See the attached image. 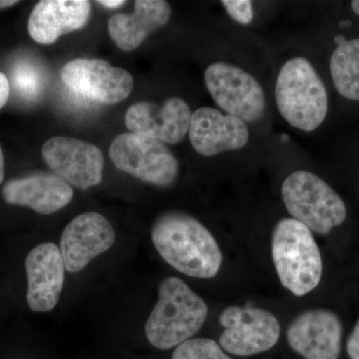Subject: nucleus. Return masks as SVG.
I'll list each match as a JSON object with an SVG mask.
<instances>
[{"mask_svg": "<svg viewBox=\"0 0 359 359\" xmlns=\"http://www.w3.org/2000/svg\"><path fill=\"white\" fill-rule=\"evenodd\" d=\"M205 83L215 102L229 115L244 122L259 121L266 111V98L259 82L242 68L215 62L205 71Z\"/></svg>", "mask_w": 359, "mask_h": 359, "instance_id": "obj_8", "label": "nucleus"}, {"mask_svg": "<svg viewBox=\"0 0 359 359\" xmlns=\"http://www.w3.org/2000/svg\"><path fill=\"white\" fill-rule=\"evenodd\" d=\"M42 157L54 175L82 190L102 181L104 156L100 149L89 142L53 137L45 142Z\"/></svg>", "mask_w": 359, "mask_h": 359, "instance_id": "obj_10", "label": "nucleus"}, {"mask_svg": "<svg viewBox=\"0 0 359 359\" xmlns=\"http://www.w3.org/2000/svg\"><path fill=\"white\" fill-rule=\"evenodd\" d=\"M189 134L193 148L205 157L240 150L247 145L250 137L245 122L211 107L195 111Z\"/></svg>", "mask_w": 359, "mask_h": 359, "instance_id": "obj_15", "label": "nucleus"}, {"mask_svg": "<svg viewBox=\"0 0 359 359\" xmlns=\"http://www.w3.org/2000/svg\"><path fill=\"white\" fill-rule=\"evenodd\" d=\"M208 316L204 299L176 276L160 283L158 302L146 323L148 341L161 351L174 348L192 339Z\"/></svg>", "mask_w": 359, "mask_h": 359, "instance_id": "obj_2", "label": "nucleus"}, {"mask_svg": "<svg viewBox=\"0 0 359 359\" xmlns=\"http://www.w3.org/2000/svg\"><path fill=\"white\" fill-rule=\"evenodd\" d=\"M219 325L223 327L219 346L231 355L266 353L278 344L280 337L278 318L256 306H228L219 316Z\"/></svg>", "mask_w": 359, "mask_h": 359, "instance_id": "obj_7", "label": "nucleus"}, {"mask_svg": "<svg viewBox=\"0 0 359 359\" xmlns=\"http://www.w3.org/2000/svg\"><path fill=\"white\" fill-rule=\"evenodd\" d=\"M341 320L334 311L313 309L290 323L287 342L304 359H339L342 344Z\"/></svg>", "mask_w": 359, "mask_h": 359, "instance_id": "obj_11", "label": "nucleus"}, {"mask_svg": "<svg viewBox=\"0 0 359 359\" xmlns=\"http://www.w3.org/2000/svg\"><path fill=\"white\" fill-rule=\"evenodd\" d=\"M97 4H101V6L108 7V8H118V7L122 6L123 4H126V1H120V0H102V1H97Z\"/></svg>", "mask_w": 359, "mask_h": 359, "instance_id": "obj_25", "label": "nucleus"}, {"mask_svg": "<svg viewBox=\"0 0 359 359\" xmlns=\"http://www.w3.org/2000/svg\"><path fill=\"white\" fill-rule=\"evenodd\" d=\"M346 351L351 359H359V320L347 339Z\"/></svg>", "mask_w": 359, "mask_h": 359, "instance_id": "obj_23", "label": "nucleus"}, {"mask_svg": "<svg viewBox=\"0 0 359 359\" xmlns=\"http://www.w3.org/2000/svg\"><path fill=\"white\" fill-rule=\"evenodd\" d=\"M191 119L192 114L186 101L171 97L162 103L134 104L127 110L125 124L132 133L175 145L185 138Z\"/></svg>", "mask_w": 359, "mask_h": 359, "instance_id": "obj_12", "label": "nucleus"}, {"mask_svg": "<svg viewBox=\"0 0 359 359\" xmlns=\"http://www.w3.org/2000/svg\"><path fill=\"white\" fill-rule=\"evenodd\" d=\"M91 15V4L87 0H42L28 20V33L35 42L49 45L59 37L81 29Z\"/></svg>", "mask_w": 359, "mask_h": 359, "instance_id": "obj_17", "label": "nucleus"}, {"mask_svg": "<svg viewBox=\"0 0 359 359\" xmlns=\"http://www.w3.org/2000/svg\"><path fill=\"white\" fill-rule=\"evenodd\" d=\"M278 109L290 126L311 132L325 121L328 110L327 89L308 59L285 63L276 84Z\"/></svg>", "mask_w": 359, "mask_h": 359, "instance_id": "obj_4", "label": "nucleus"}, {"mask_svg": "<svg viewBox=\"0 0 359 359\" xmlns=\"http://www.w3.org/2000/svg\"><path fill=\"white\" fill-rule=\"evenodd\" d=\"M18 4L20 1H14V0H0V9L8 8Z\"/></svg>", "mask_w": 359, "mask_h": 359, "instance_id": "obj_27", "label": "nucleus"}, {"mask_svg": "<svg viewBox=\"0 0 359 359\" xmlns=\"http://www.w3.org/2000/svg\"><path fill=\"white\" fill-rule=\"evenodd\" d=\"M2 197L7 204L51 215L69 204L73 190L67 182L56 175L39 172L7 182L2 189Z\"/></svg>", "mask_w": 359, "mask_h": 359, "instance_id": "obj_16", "label": "nucleus"}, {"mask_svg": "<svg viewBox=\"0 0 359 359\" xmlns=\"http://www.w3.org/2000/svg\"><path fill=\"white\" fill-rule=\"evenodd\" d=\"M335 88L349 100H359V39L341 42L330 59Z\"/></svg>", "mask_w": 359, "mask_h": 359, "instance_id": "obj_19", "label": "nucleus"}, {"mask_svg": "<svg viewBox=\"0 0 359 359\" xmlns=\"http://www.w3.org/2000/svg\"><path fill=\"white\" fill-rule=\"evenodd\" d=\"M271 255L283 287L297 297L313 292L323 276L320 248L308 226L294 219H280L271 238Z\"/></svg>", "mask_w": 359, "mask_h": 359, "instance_id": "obj_3", "label": "nucleus"}, {"mask_svg": "<svg viewBox=\"0 0 359 359\" xmlns=\"http://www.w3.org/2000/svg\"><path fill=\"white\" fill-rule=\"evenodd\" d=\"M171 15V6L164 0H137L133 13H117L110 18L108 32L120 49L135 50L149 35L166 25Z\"/></svg>", "mask_w": 359, "mask_h": 359, "instance_id": "obj_18", "label": "nucleus"}, {"mask_svg": "<svg viewBox=\"0 0 359 359\" xmlns=\"http://www.w3.org/2000/svg\"><path fill=\"white\" fill-rule=\"evenodd\" d=\"M153 244L162 259L184 275L212 278L223 255L211 231L197 219L178 211L163 212L152 226Z\"/></svg>", "mask_w": 359, "mask_h": 359, "instance_id": "obj_1", "label": "nucleus"}, {"mask_svg": "<svg viewBox=\"0 0 359 359\" xmlns=\"http://www.w3.org/2000/svg\"><path fill=\"white\" fill-rule=\"evenodd\" d=\"M231 18L241 25H249L254 18L252 4L250 0H224L222 1Z\"/></svg>", "mask_w": 359, "mask_h": 359, "instance_id": "obj_22", "label": "nucleus"}, {"mask_svg": "<svg viewBox=\"0 0 359 359\" xmlns=\"http://www.w3.org/2000/svg\"><path fill=\"white\" fill-rule=\"evenodd\" d=\"M282 197L292 219L320 235H327L346 219V203L327 182L309 171L285 180Z\"/></svg>", "mask_w": 359, "mask_h": 359, "instance_id": "obj_5", "label": "nucleus"}, {"mask_svg": "<svg viewBox=\"0 0 359 359\" xmlns=\"http://www.w3.org/2000/svg\"><path fill=\"white\" fill-rule=\"evenodd\" d=\"M4 157L2 152L1 146H0V184L4 182Z\"/></svg>", "mask_w": 359, "mask_h": 359, "instance_id": "obj_26", "label": "nucleus"}, {"mask_svg": "<svg viewBox=\"0 0 359 359\" xmlns=\"http://www.w3.org/2000/svg\"><path fill=\"white\" fill-rule=\"evenodd\" d=\"M109 154L118 169L142 182L158 187L173 185L178 178L179 163L162 142L134 133L116 137Z\"/></svg>", "mask_w": 359, "mask_h": 359, "instance_id": "obj_6", "label": "nucleus"}, {"mask_svg": "<svg viewBox=\"0 0 359 359\" xmlns=\"http://www.w3.org/2000/svg\"><path fill=\"white\" fill-rule=\"evenodd\" d=\"M28 306L35 313H47L57 306L65 278V264L60 248L43 243L25 259Z\"/></svg>", "mask_w": 359, "mask_h": 359, "instance_id": "obj_14", "label": "nucleus"}, {"mask_svg": "<svg viewBox=\"0 0 359 359\" xmlns=\"http://www.w3.org/2000/svg\"><path fill=\"white\" fill-rule=\"evenodd\" d=\"M112 224L99 212H87L73 219L63 231L60 250L68 273H78L114 244Z\"/></svg>", "mask_w": 359, "mask_h": 359, "instance_id": "obj_13", "label": "nucleus"}, {"mask_svg": "<svg viewBox=\"0 0 359 359\" xmlns=\"http://www.w3.org/2000/svg\"><path fill=\"white\" fill-rule=\"evenodd\" d=\"M14 83L20 93L28 97L37 95L41 88V77L39 70L30 66L22 65L16 69Z\"/></svg>", "mask_w": 359, "mask_h": 359, "instance_id": "obj_21", "label": "nucleus"}, {"mask_svg": "<svg viewBox=\"0 0 359 359\" xmlns=\"http://www.w3.org/2000/svg\"><path fill=\"white\" fill-rule=\"evenodd\" d=\"M172 359H233L219 344L210 339L187 340L175 348Z\"/></svg>", "mask_w": 359, "mask_h": 359, "instance_id": "obj_20", "label": "nucleus"}, {"mask_svg": "<svg viewBox=\"0 0 359 359\" xmlns=\"http://www.w3.org/2000/svg\"><path fill=\"white\" fill-rule=\"evenodd\" d=\"M61 79L77 95L101 104L121 102L134 86L128 71L114 67L103 59L71 60L61 70Z\"/></svg>", "mask_w": 359, "mask_h": 359, "instance_id": "obj_9", "label": "nucleus"}, {"mask_svg": "<svg viewBox=\"0 0 359 359\" xmlns=\"http://www.w3.org/2000/svg\"><path fill=\"white\" fill-rule=\"evenodd\" d=\"M351 7H353L354 13L359 15V0H354V1L351 2Z\"/></svg>", "mask_w": 359, "mask_h": 359, "instance_id": "obj_28", "label": "nucleus"}, {"mask_svg": "<svg viewBox=\"0 0 359 359\" xmlns=\"http://www.w3.org/2000/svg\"><path fill=\"white\" fill-rule=\"evenodd\" d=\"M11 95V84L6 75L0 71V110L6 106Z\"/></svg>", "mask_w": 359, "mask_h": 359, "instance_id": "obj_24", "label": "nucleus"}]
</instances>
